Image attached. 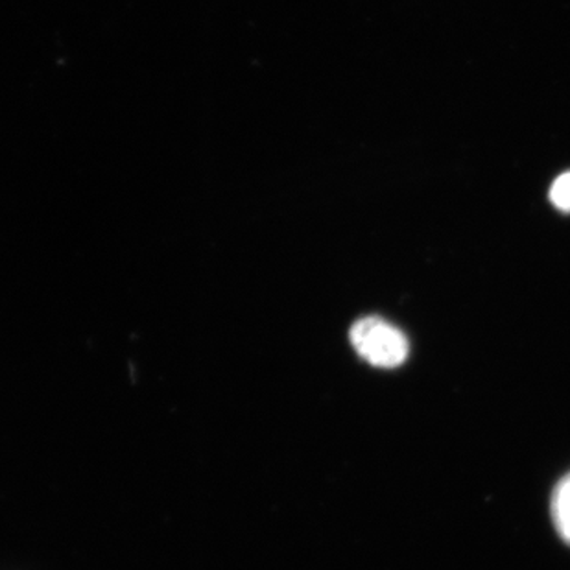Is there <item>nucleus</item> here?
<instances>
[{
  "label": "nucleus",
  "instance_id": "3",
  "mask_svg": "<svg viewBox=\"0 0 570 570\" xmlns=\"http://www.w3.org/2000/svg\"><path fill=\"white\" fill-rule=\"evenodd\" d=\"M550 202L556 209L570 213V173L561 174L550 187Z\"/></svg>",
  "mask_w": 570,
  "mask_h": 570
},
{
  "label": "nucleus",
  "instance_id": "2",
  "mask_svg": "<svg viewBox=\"0 0 570 570\" xmlns=\"http://www.w3.org/2000/svg\"><path fill=\"white\" fill-rule=\"evenodd\" d=\"M552 521L561 539L570 547V473L556 485L552 495Z\"/></svg>",
  "mask_w": 570,
  "mask_h": 570
},
{
  "label": "nucleus",
  "instance_id": "1",
  "mask_svg": "<svg viewBox=\"0 0 570 570\" xmlns=\"http://www.w3.org/2000/svg\"><path fill=\"white\" fill-rule=\"evenodd\" d=\"M351 345L375 367H399L409 358L410 344L401 328L379 316L362 317L351 327Z\"/></svg>",
  "mask_w": 570,
  "mask_h": 570
}]
</instances>
